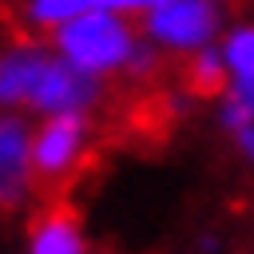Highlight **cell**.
Instances as JSON below:
<instances>
[{"instance_id": "cell-4", "label": "cell", "mask_w": 254, "mask_h": 254, "mask_svg": "<svg viewBox=\"0 0 254 254\" xmlns=\"http://www.w3.org/2000/svg\"><path fill=\"white\" fill-rule=\"evenodd\" d=\"M91 99H95L91 75L79 71L67 60H52L44 79H40V87H36V95H32V107H44V111L60 115V111H83Z\"/></svg>"}, {"instance_id": "cell-5", "label": "cell", "mask_w": 254, "mask_h": 254, "mask_svg": "<svg viewBox=\"0 0 254 254\" xmlns=\"http://www.w3.org/2000/svg\"><path fill=\"white\" fill-rule=\"evenodd\" d=\"M222 60L234 75V87H230V99H226V123H234L242 131L254 119V28L234 32Z\"/></svg>"}, {"instance_id": "cell-6", "label": "cell", "mask_w": 254, "mask_h": 254, "mask_svg": "<svg viewBox=\"0 0 254 254\" xmlns=\"http://www.w3.org/2000/svg\"><path fill=\"white\" fill-rule=\"evenodd\" d=\"M32 179V139L24 123L0 119V206H16Z\"/></svg>"}, {"instance_id": "cell-3", "label": "cell", "mask_w": 254, "mask_h": 254, "mask_svg": "<svg viewBox=\"0 0 254 254\" xmlns=\"http://www.w3.org/2000/svg\"><path fill=\"white\" fill-rule=\"evenodd\" d=\"M151 36L171 48H198L214 32V8L206 0H163L151 8Z\"/></svg>"}, {"instance_id": "cell-10", "label": "cell", "mask_w": 254, "mask_h": 254, "mask_svg": "<svg viewBox=\"0 0 254 254\" xmlns=\"http://www.w3.org/2000/svg\"><path fill=\"white\" fill-rule=\"evenodd\" d=\"M95 8H103V0H32V20L36 24H67Z\"/></svg>"}, {"instance_id": "cell-1", "label": "cell", "mask_w": 254, "mask_h": 254, "mask_svg": "<svg viewBox=\"0 0 254 254\" xmlns=\"http://www.w3.org/2000/svg\"><path fill=\"white\" fill-rule=\"evenodd\" d=\"M56 44H60L64 60L87 75L111 71L131 60V28L111 8H95V12H83L67 24H60Z\"/></svg>"}, {"instance_id": "cell-12", "label": "cell", "mask_w": 254, "mask_h": 254, "mask_svg": "<svg viewBox=\"0 0 254 254\" xmlns=\"http://www.w3.org/2000/svg\"><path fill=\"white\" fill-rule=\"evenodd\" d=\"M238 135H242V147H246V155L254 159V123H250V127H242Z\"/></svg>"}, {"instance_id": "cell-11", "label": "cell", "mask_w": 254, "mask_h": 254, "mask_svg": "<svg viewBox=\"0 0 254 254\" xmlns=\"http://www.w3.org/2000/svg\"><path fill=\"white\" fill-rule=\"evenodd\" d=\"M163 0H103V8H119V12H139V8H159Z\"/></svg>"}, {"instance_id": "cell-8", "label": "cell", "mask_w": 254, "mask_h": 254, "mask_svg": "<svg viewBox=\"0 0 254 254\" xmlns=\"http://www.w3.org/2000/svg\"><path fill=\"white\" fill-rule=\"evenodd\" d=\"M48 56L36 48H16L0 60V99L4 103H32L44 71H48Z\"/></svg>"}, {"instance_id": "cell-9", "label": "cell", "mask_w": 254, "mask_h": 254, "mask_svg": "<svg viewBox=\"0 0 254 254\" xmlns=\"http://www.w3.org/2000/svg\"><path fill=\"white\" fill-rule=\"evenodd\" d=\"M183 83L194 91V95H214L226 87V60H218L214 52H198L187 60L183 67Z\"/></svg>"}, {"instance_id": "cell-2", "label": "cell", "mask_w": 254, "mask_h": 254, "mask_svg": "<svg viewBox=\"0 0 254 254\" xmlns=\"http://www.w3.org/2000/svg\"><path fill=\"white\" fill-rule=\"evenodd\" d=\"M83 143H87V119L79 111H60L40 127V135L32 139V175L48 194H56L79 171Z\"/></svg>"}, {"instance_id": "cell-7", "label": "cell", "mask_w": 254, "mask_h": 254, "mask_svg": "<svg viewBox=\"0 0 254 254\" xmlns=\"http://www.w3.org/2000/svg\"><path fill=\"white\" fill-rule=\"evenodd\" d=\"M28 254H83V238H79V222L71 214L67 202H48V210L32 222V242Z\"/></svg>"}]
</instances>
